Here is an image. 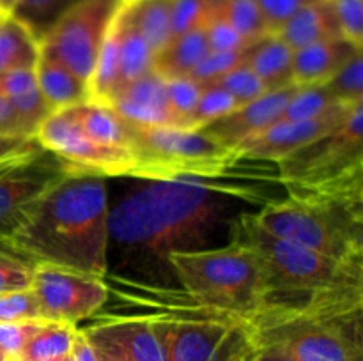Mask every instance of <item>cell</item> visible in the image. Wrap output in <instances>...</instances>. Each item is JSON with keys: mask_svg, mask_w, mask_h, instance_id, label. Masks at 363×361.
Instances as JSON below:
<instances>
[{"mask_svg": "<svg viewBox=\"0 0 363 361\" xmlns=\"http://www.w3.org/2000/svg\"><path fill=\"white\" fill-rule=\"evenodd\" d=\"M360 52L362 46L353 45L344 38L328 39L296 50L293 52V84L296 87L323 85Z\"/></svg>", "mask_w": 363, "mask_h": 361, "instance_id": "obj_17", "label": "cell"}, {"mask_svg": "<svg viewBox=\"0 0 363 361\" xmlns=\"http://www.w3.org/2000/svg\"><path fill=\"white\" fill-rule=\"evenodd\" d=\"M16 2L18 0H0V16H6V14L13 13Z\"/></svg>", "mask_w": 363, "mask_h": 361, "instance_id": "obj_47", "label": "cell"}, {"mask_svg": "<svg viewBox=\"0 0 363 361\" xmlns=\"http://www.w3.org/2000/svg\"><path fill=\"white\" fill-rule=\"evenodd\" d=\"M240 108L236 99L225 91L218 87H202L201 99H199L197 106H195L194 113L190 117V130H201L206 124L213 122V120L220 119V117L227 115V113L234 112Z\"/></svg>", "mask_w": 363, "mask_h": 361, "instance_id": "obj_33", "label": "cell"}, {"mask_svg": "<svg viewBox=\"0 0 363 361\" xmlns=\"http://www.w3.org/2000/svg\"><path fill=\"white\" fill-rule=\"evenodd\" d=\"M167 361H243L252 350L241 322L229 317L152 319Z\"/></svg>", "mask_w": 363, "mask_h": 361, "instance_id": "obj_10", "label": "cell"}, {"mask_svg": "<svg viewBox=\"0 0 363 361\" xmlns=\"http://www.w3.org/2000/svg\"><path fill=\"white\" fill-rule=\"evenodd\" d=\"M39 144L35 137H0V158Z\"/></svg>", "mask_w": 363, "mask_h": 361, "instance_id": "obj_44", "label": "cell"}, {"mask_svg": "<svg viewBox=\"0 0 363 361\" xmlns=\"http://www.w3.org/2000/svg\"><path fill=\"white\" fill-rule=\"evenodd\" d=\"M218 11L247 45L269 34L254 0H220Z\"/></svg>", "mask_w": 363, "mask_h": 361, "instance_id": "obj_29", "label": "cell"}, {"mask_svg": "<svg viewBox=\"0 0 363 361\" xmlns=\"http://www.w3.org/2000/svg\"><path fill=\"white\" fill-rule=\"evenodd\" d=\"M167 264L201 306L247 324L264 308L269 283L262 262L240 246L174 251Z\"/></svg>", "mask_w": 363, "mask_h": 361, "instance_id": "obj_4", "label": "cell"}, {"mask_svg": "<svg viewBox=\"0 0 363 361\" xmlns=\"http://www.w3.org/2000/svg\"><path fill=\"white\" fill-rule=\"evenodd\" d=\"M328 94L340 105L363 103V59L357 53L344 67H340L328 81H325Z\"/></svg>", "mask_w": 363, "mask_h": 361, "instance_id": "obj_31", "label": "cell"}, {"mask_svg": "<svg viewBox=\"0 0 363 361\" xmlns=\"http://www.w3.org/2000/svg\"><path fill=\"white\" fill-rule=\"evenodd\" d=\"M43 147L59 156L74 173L130 176L138 168V159L128 147H113L91 140L82 131L73 106L50 113L35 131Z\"/></svg>", "mask_w": 363, "mask_h": 361, "instance_id": "obj_11", "label": "cell"}, {"mask_svg": "<svg viewBox=\"0 0 363 361\" xmlns=\"http://www.w3.org/2000/svg\"><path fill=\"white\" fill-rule=\"evenodd\" d=\"M89 342H91V340H89ZM91 343H92V347H94L96 356H98L99 361H131L130 357H126L123 353L112 349V347L103 345V343H94V342H91Z\"/></svg>", "mask_w": 363, "mask_h": 361, "instance_id": "obj_46", "label": "cell"}, {"mask_svg": "<svg viewBox=\"0 0 363 361\" xmlns=\"http://www.w3.org/2000/svg\"><path fill=\"white\" fill-rule=\"evenodd\" d=\"M245 66L250 67L269 91L293 84V50L277 34H268L245 46Z\"/></svg>", "mask_w": 363, "mask_h": 361, "instance_id": "obj_18", "label": "cell"}, {"mask_svg": "<svg viewBox=\"0 0 363 361\" xmlns=\"http://www.w3.org/2000/svg\"><path fill=\"white\" fill-rule=\"evenodd\" d=\"M245 59V48L243 50H234V52H209L208 55L202 59L190 74L195 81L206 87V85L213 84L216 78L222 74L229 73V71L236 69L238 66L243 64Z\"/></svg>", "mask_w": 363, "mask_h": 361, "instance_id": "obj_35", "label": "cell"}, {"mask_svg": "<svg viewBox=\"0 0 363 361\" xmlns=\"http://www.w3.org/2000/svg\"><path fill=\"white\" fill-rule=\"evenodd\" d=\"M110 108L135 126L177 127L176 117L167 101L165 78L155 71L121 88Z\"/></svg>", "mask_w": 363, "mask_h": 361, "instance_id": "obj_15", "label": "cell"}, {"mask_svg": "<svg viewBox=\"0 0 363 361\" xmlns=\"http://www.w3.org/2000/svg\"><path fill=\"white\" fill-rule=\"evenodd\" d=\"M34 265L13 257H0V294L30 289Z\"/></svg>", "mask_w": 363, "mask_h": 361, "instance_id": "obj_40", "label": "cell"}, {"mask_svg": "<svg viewBox=\"0 0 363 361\" xmlns=\"http://www.w3.org/2000/svg\"><path fill=\"white\" fill-rule=\"evenodd\" d=\"M215 179L218 177L147 180L110 209V243L165 264L174 251L204 250L240 214L238 200L252 197Z\"/></svg>", "mask_w": 363, "mask_h": 361, "instance_id": "obj_1", "label": "cell"}, {"mask_svg": "<svg viewBox=\"0 0 363 361\" xmlns=\"http://www.w3.org/2000/svg\"><path fill=\"white\" fill-rule=\"evenodd\" d=\"M337 106H342L337 103L325 85H308V87H296L294 94L287 101L286 108L282 110L280 117L275 124L280 122H300V120L318 119L325 113L332 112Z\"/></svg>", "mask_w": 363, "mask_h": 361, "instance_id": "obj_27", "label": "cell"}, {"mask_svg": "<svg viewBox=\"0 0 363 361\" xmlns=\"http://www.w3.org/2000/svg\"><path fill=\"white\" fill-rule=\"evenodd\" d=\"M82 333L91 342L112 347L131 361H167L152 319H112Z\"/></svg>", "mask_w": 363, "mask_h": 361, "instance_id": "obj_16", "label": "cell"}, {"mask_svg": "<svg viewBox=\"0 0 363 361\" xmlns=\"http://www.w3.org/2000/svg\"><path fill=\"white\" fill-rule=\"evenodd\" d=\"M287 193L252 212L262 229L326 257L363 264L360 186L289 184Z\"/></svg>", "mask_w": 363, "mask_h": 361, "instance_id": "obj_3", "label": "cell"}, {"mask_svg": "<svg viewBox=\"0 0 363 361\" xmlns=\"http://www.w3.org/2000/svg\"><path fill=\"white\" fill-rule=\"evenodd\" d=\"M245 357H247V356H245ZM243 361H245V360H243Z\"/></svg>", "mask_w": 363, "mask_h": 361, "instance_id": "obj_52", "label": "cell"}, {"mask_svg": "<svg viewBox=\"0 0 363 361\" xmlns=\"http://www.w3.org/2000/svg\"><path fill=\"white\" fill-rule=\"evenodd\" d=\"M11 360V357L9 356H7V354L6 353H4V350L2 349H0V361H9Z\"/></svg>", "mask_w": 363, "mask_h": 361, "instance_id": "obj_49", "label": "cell"}, {"mask_svg": "<svg viewBox=\"0 0 363 361\" xmlns=\"http://www.w3.org/2000/svg\"><path fill=\"white\" fill-rule=\"evenodd\" d=\"M43 319L34 290L23 289L0 294V322H20Z\"/></svg>", "mask_w": 363, "mask_h": 361, "instance_id": "obj_34", "label": "cell"}, {"mask_svg": "<svg viewBox=\"0 0 363 361\" xmlns=\"http://www.w3.org/2000/svg\"><path fill=\"white\" fill-rule=\"evenodd\" d=\"M245 361H296L284 350L277 347H252Z\"/></svg>", "mask_w": 363, "mask_h": 361, "instance_id": "obj_43", "label": "cell"}, {"mask_svg": "<svg viewBox=\"0 0 363 361\" xmlns=\"http://www.w3.org/2000/svg\"><path fill=\"white\" fill-rule=\"evenodd\" d=\"M9 361H18V360H14V357H11V360Z\"/></svg>", "mask_w": 363, "mask_h": 361, "instance_id": "obj_51", "label": "cell"}, {"mask_svg": "<svg viewBox=\"0 0 363 361\" xmlns=\"http://www.w3.org/2000/svg\"><path fill=\"white\" fill-rule=\"evenodd\" d=\"M277 163L286 186H311L362 173L363 103L354 105L339 126Z\"/></svg>", "mask_w": 363, "mask_h": 361, "instance_id": "obj_7", "label": "cell"}, {"mask_svg": "<svg viewBox=\"0 0 363 361\" xmlns=\"http://www.w3.org/2000/svg\"><path fill=\"white\" fill-rule=\"evenodd\" d=\"M73 112L82 131L91 140L103 145L130 149V127H128V122L121 119L110 106L84 101L73 105Z\"/></svg>", "mask_w": 363, "mask_h": 361, "instance_id": "obj_24", "label": "cell"}, {"mask_svg": "<svg viewBox=\"0 0 363 361\" xmlns=\"http://www.w3.org/2000/svg\"><path fill=\"white\" fill-rule=\"evenodd\" d=\"M38 87L34 69L11 71L0 76V98L14 99Z\"/></svg>", "mask_w": 363, "mask_h": 361, "instance_id": "obj_41", "label": "cell"}, {"mask_svg": "<svg viewBox=\"0 0 363 361\" xmlns=\"http://www.w3.org/2000/svg\"><path fill=\"white\" fill-rule=\"evenodd\" d=\"M358 105V103H357ZM354 105L337 106L332 112L311 120H300V122H280L273 124L272 127L262 133L241 142L233 149L236 159H266V161H280L289 154L296 152L298 149L305 147L314 142L315 138L323 137L339 126Z\"/></svg>", "mask_w": 363, "mask_h": 361, "instance_id": "obj_13", "label": "cell"}, {"mask_svg": "<svg viewBox=\"0 0 363 361\" xmlns=\"http://www.w3.org/2000/svg\"><path fill=\"white\" fill-rule=\"evenodd\" d=\"M0 137H30L7 99L0 98Z\"/></svg>", "mask_w": 363, "mask_h": 361, "instance_id": "obj_42", "label": "cell"}, {"mask_svg": "<svg viewBox=\"0 0 363 361\" xmlns=\"http://www.w3.org/2000/svg\"><path fill=\"white\" fill-rule=\"evenodd\" d=\"M277 35L293 52L315 45V42L342 38L330 0L308 2L280 28Z\"/></svg>", "mask_w": 363, "mask_h": 361, "instance_id": "obj_19", "label": "cell"}, {"mask_svg": "<svg viewBox=\"0 0 363 361\" xmlns=\"http://www.w3.org/2000/svg\"><path fill=\"white\" fill-rule=\"evenodd\" d=\"M123 4L124 0H80L39 39V48L89 81L106 32Z\"/></svg>", "mask_w": 363, "mask_h": 361, "instance_id": "obj_9", "label": "cell"}, {"mask_svg": "<svg viewBox=\"0 0 363 361\" xmlns=\"http://www.w3.org/2000/svg\"><path fill=\"white\" fill-rule=\"evenodd\" d=\"M269 34H279L280 28L312 0H254Z\"/></svg>", "mask_w": 363, "mask_h": 361, "instance_id": "obj_39", "label": "cell"}, {"mask_svg": "<svg viewBox=\"0 0 363 361\" xmlns=\"http://www.w3.org/2000/svg\"><path fill=\"white\" fill-rule=\"evenodd\" d=\"M117 25H119L121 84L126 87L131 81L155 71V52L131 21L126 0L117 14Z\"/></svg>", "mask_w": 363, "mask_h": 361, "instance_id": "obj_22", "label": "cell"}, {"mask_svg": "<svg viewBox=\"0 0 363 361\" xmlns=\"http://www.w3.org/2000/svg\"><path fill=\"white\" fill-rule=\"evenodd\" d=\"M105 177L73 173L50 188L0 248L32 265H55L105 278L108 273Z\"/></svg>", "mask_w": 363, "mask_h": 361, "instance_id": "obj_2", "label": "cell"}, {"mask_svg": "<svg viewBox=\"0 0 363 361\" xmlns=\"http://www.w3.org/2000/svg\"><path fill=\"white\" fill-rule=\"evenodd\" d=\"M34 73L38 88L52 112L89 101L87 81L78 78L69 67L64 66L55 57L43 52L41 48H39V59L35 62Z\"/></svg>", "mask_w": 363, "mask_h": 361, "instance_id": "obj_20", "label": "cell"}, {"mask_svg": "<svg viewBox=\"0 0 363 361\" xmlns=\"http://www.w3.org/2000/svg\"><path fill=\"white\" fill-rule=\"evenodd\" d=\"M209 85L225 91L227 94H230L236 99V103L240 106L247 105V103L254 101V99L261 98L262 94L268 92V88H266L264 84L259 80L257 74H255L250 67L245 66V64L238 66L236 69L229 71V73L222 74V76L216 78V80ZM209 85H206V87H209Z\"/></svg>", "mask_w": 363, "mask_h": 361, "instance_id": "obj_32", "label": "cell"}, {"mask_svg": "<svg viewBox=\"0 0 363 361\" xmlns=\"http://www.w3.org/2000/svg\"><path fill=\"white\" fill-rule=\"evenodd\" d=\"M362 308L291 314L247 326L252 347H277L296 361H362Z\"/></svg>", "mask_w": 363, "mask_h": 361, "instance_id": "obj_5", "label": "cell"}, {"mask_svg": "<svg viewBox=\"0 0 363 361\" xmlns=\"http://www.w3.org/2000/svg\"><path fill=\"white\" fill-rule=\"evenodd\" d=\"M0 257H11V255H9V253H6V251L0 250ZM13 258H14V257H13Z\"/></svg>", "mask_w": 363, "mask_h": 361, "instance_id": "obj_50", "label": "cell"}, {"mask_svg": "<svg viewBox=\"0 0 363 361\" xmlns=\"http://www.w3.org/2000/svg\"><path fill=\"white\" fill-rule=\"evenodd\" d=\"M340 34L353 45H363V0H330Z\"/></svg>", "mask_w": 363, "mask_h": 361, "instance_id": "obj_36", "label": "cell"}, {"mask_svg": "<svg viewBox=\"0 0 363 361\" xmlns=\"http://www.w3.org/2000/svg\"><path fill=\"white\" fill-rule=\"evenodd\" d=\"M130 127V149L138 159L133 177L169 180L179 177H222L238 161L233 149L199 130L163 126Z\"/></svg>", "mask_w": 363, "mask_h": 361, "instance_id": "obj_6", "label": "cell"}, {"mask_svg": "<svg viewBox=\"0 0 363 361\" xmlns=\"http://www.w3.org/2000/svg\"><path fill=\"white\" fill-rule=\"evenodd\" d=\"M131 21L156 53L172 39V0H126Z\"/></svg>", "mask_w": 363, "mask_h": 361, "instance_id": "obj_25", "label": "cell"}, {"mask_svg": "<svg viewBox=\"0 0 363 361\" xmlns=\"http://www.w3.org/2000/svg\"><path fill=\"white\" fill-rule=\"evenodd\" d=\"M32 290L45 321L74 326L96 314L108 297L103 278L55 265H34Z\"/></svg>", "mask_w": 363, "mask_h": 361, "instance_id": "obj_12", "label": "cell"}, {"mask_svg": "<svg viewBox=\"0 0 363 361\" xmlns=\"http://www.w3.org/2000/svg\"><path fill=\"white\" fill-rule=\"evenodd\" d=\"M77 335L78 328L74 324L46 321L38 329V333L28 340V343L23 347L20 356L14 357V360L43 361L52 360V357L67 356L73 350Z\"/></svg>", "mask_w": 363, "mask_h": 361, "instance_id": "obj_26", "label": "cell"}, {"mask_svg": "<svg viewBox=\"0 0 363 361\" xmlns=\"http://www.w3.org/2000/svg\"><path fill=\"white\" fill-rule=\"evenodd\" d=\"M209 53L206 23L170 39L155 55V73L162 78L190 76Z\"/></svg>", "mask_w": 363, "mask_h": 361, "instance_id": "obj_21", "label": "cell"}, {"mask_svg": "<svg viewBox=\"0 0 363 361\" xmlns=\"http://www.w3.org/2000/svg\"><path fill=\"white\" fill-rule=\"evenodd\" d=\"M165 92L170 110L176 117L177 127L190 130V117L201 99L202 85L191 76L167 78Z\"/></svg>", "mask_w": 363, "mask_h": 361, "instance_id": "obj_30", "label": "cell"}, {"mask_svg": "<svg viewBox=\"0 0 363 361\" xmlns=\"http://www.w3.org/2000/svg\"><path fill=\"white\" fill-rule=\"evenodd\" d=\"M45 319L20 322H0V349L9 357H18L28 340L45 324Z\"/></svg>", "mask_w": 363, "mask_h": 361, "instance_id": "obj_38", "label": "cell"}, {"mask_svg": "<svg viewBox=\"0 0 363 361\" xmlns=\"http://www.w3.org/2000/svg\"><path fill=\"white\" fill-rule=\"evenodd\" d=\"M80 0H18L13 16L27 25L38 39L48 32V28Z\"/></svg>", "mask_w": 363, "mask_h": 361, "instance_id": "obj_28", "label": "cell"}, {"mask_svg": "<svg viewBox=\"0 0 363 361\" xmlns=\"http://www.w3.org/2000/svg\"><path fill=\"white\" fill-rule=\"evenodd\" d=\"M206 34H208L209 52H234V50H243L247 46L236 28L220 14L218 6L206 21Z\"/></svg>", "mask_w": 363, "mask_h": 361, "instance_id": "obj_37", "label": "cell"}, {"mask_svg": "<svg viewBox=\"0 0 363 361\" xmlns=\"http://www.w3.org/2000/svg\"><path fill=\"white\" fill-rule=\"evenodd\" d=\"M71 357H73V361H99L98 356H96L94 347L89 342L87 336L82 333V329H78L77 340H74L73 350H71Z\"/></svg>", "mask_w": 363, "mask_h": 361, "instance_id": "obj_45", "label": "cell"}, {"mask_svg": "<svg viewBox=\"0 0 363 361\" xmlns=\"http://www.w3.org/2000/svg\"><path fill=\"white\" fill-rule=\"evenodd\" d=\"M39 39L13 14L0 16V76L11 71L34 69Z\"/></svg>", "mask_w": 363, "mask_h": 361, "instance_id": "obj_23", "label": "cell"}, {"mask_svg": "<svg viewBox=\"0 0 363 361\" xmlns=\"http://www.w3.org/2000/svg\"><path fill=\"white\" fill-rule=\"evenodd\" d=\"M43 361H73V357H71V354H67V356H59V357H52V360H43Z\"/></svg>", "mask_w": 363, "mask_h": 361, "instance_id": "obj_48", "label": "cell"}, {"mask_svg": "<svg viewBox=\"0 0 363 361\" xmlns=\"http://www.w3.org/2000/svg\"><path fill=\"white\" fill-rule=\"evenodd\" d=\"M294 91H296V85L266 92L261 98L206 124L199 131L209 134L225 147L234 149L241 142L272 127L280 117L282 110L286 108L287 101L294 94Z\"/></svg>", "mask_w": 363, "mask_h": 361, "instance_id": "obj_14", "label": "cell"}, {"mask_svg": "<svg viewBox=\"0 0 363 361\" xmlns=\"http://www.w3.org/2000/svg\"><path fill=\"white\" fill-rule=\"evenodd\" d=\"M73 173L59 156L41 144L0 158V244L16 232L50 188Z\"/></svg>", "mask_w": 363, "mask_h": 361, "instance_id": "obj_8", "label": "cell"}]
</instances>
